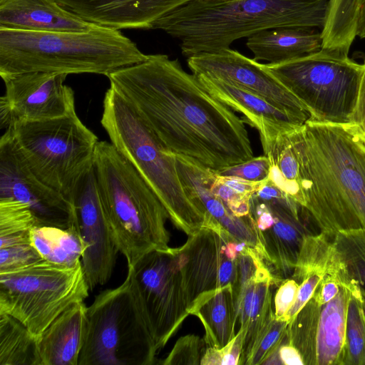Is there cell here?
Returning <instances> with one entry per match:
<instances>
[{
	"mask_svg": "<svg viewBox=\"0 0 365 365\" xmlns=\"http://www.w3.org/2000/svg\"><path fill=\"white\" fill-rule=\"evenodd\" d=\"M257 196L267 203L274 217L269 229L257 230L260 256L274 265L282 279V274L293 273L304 240L311 234L300 218L303 207L282 191L271 197Z\"/></svg>",
	"mask_w": 365,
	"mask_h": 365,
	"instance_id": "cell-18",
	"label": "cell"
},
{
	"mask_svg": "<svg viewBox=\"0 0 365 365\" xmlns=\"http://www.w3.org/2000/svg\"><path fill=\"white\" fill-rule=\"evenodd\" d=\"M96 25L56 0H0V28L30 31H86Z\"/></svg>",
	"mask_w": 365,
	"mask_h": 365,
	"instance_id": "cell-22",
	"label": "cell"
},
{
	"mask_svg": "<svg viewBox=\"0 0 365 365\" xmlns=\"http://www.w3.org/2000/svg\"><path fill=\"white\" fill-rule=\"evenodd\" d=\"M364 0H329L322 29V48L349 53L356 36L359 17Z\"/></svg>",
	"mask_w": 365,
	"mask_h": 365,
	"instance_id": "cell-28",
	"label": "cell"
},
{
	"mask_svg": "<svg viewBox=\"0 0 365 365\" xmlns=\"http://www.w3.org/2000/svg\"><path fill=\"white\" fill-rule=\"evenodd\" d=\"M232 241L215 231L202 228L189 236L181 247L182 284L189 312L205 297L237 279V261L229 259L224 253L226 242Z\"/></svg>",
	"mask_w": 365,
	"mask_h": 365,
	"instance_id": "cell-17",
	"label": "cell"
},
{
	"mask_svg": "<svg viewBox=\"0 0 365 365\" xmlns=\"http://www.w3.org/2000/svg\"><path fill=\"white\" fill-rule=\"evenodd\" d=\"M329 0H235L207 3L192 0L154 24L180 41L182 53L230 48L236 40L279 27L321 28Z\"/></svg>",
	"mask_w": 365,
	"mask_h": 365,
	"instance_id": "cell-3",
	"label": "cell"
},
{
	"mask_svg": "<svg viewBox=\"0 0 365 365\" xmlns=\"http://www.w3.org/2000/svg\"><path fill=\"white\" fill-rule=\"evenodd\" d=\"M93 168L103 212L128 266L169 247L168 212L137 170L107 141L98 143Z\"/></svg>",
	"mask_w": 365,
	"mask_h": 365,
	"instance_id": "cell-5",
	"label": "cell"
},
{
	"mask_svg": "<svg viewBox=\"0 0 365 365\" xmlns=\"http://www.w3.org/2000/svg\"><path fill=\"white\" fill-rule=\"evenodd\" d=\"M38 225L29 209L16 202L0 199V248L31 244L30 232Z\"/></svg>",
	"mask_w": 365,
	"mask_h": 365,
	"instance_id": "cell-31",
	"label": "cell"
},
{
	"mask_svg": "<svg viewBox=\"0 0 365 365\" xmlns=\"http://www.w3.org/2000/svg\"><path fill=\"white\" fill-rule=\"evenodd\" d=\"M191 314L197 317L204 326V340L207 348L221 349L226 346L236 335L237 315L232 286L208 294L193 308Z\"/></svg>",
	"mask_w": 365,
	"mask_h": 365,
	"instance_id": "cell-25",
	"label": "cell"
},
{
	"mask_svg": "<svg viewBox=\"0 0 365 365\" xmlns=\"http://www.w3.org/2000/svg\"><path fill=\"white\" fill-rule=\"evenodd\" d=\"M120 30L96 25L86 31H30L0 28L1 78L28 72L106 76L145 61Z\"/></svg>",
	"mask_w": 365,
	"mask_h": 365,
	"instance_id": "cell-4",
	"label": "cell"
},
{
	"mask_svg": "<svg viewBox=\"0 0 365 365\" xmlns=\"http://www.w3.org/2000/svg\"><path fill=\"white\" fill-rule=\"evenodd\" d=\"M68 74L28 72L5 77L0 98V127L25 121L61 118L76 111L73 89L64 84Z\"/></svg>",
	"mask_w": 365,
	"mask_h": 365,
	"instance_id": "cell-13",
	"label": "cell"
},
{
	"mask_svg": "<svg viewBox=\"0 0 365 365\" xmlns=\"http://www.w3.org/2000/svg\"><path fill=\"white\" fill-rule=\"evenodd\" d=\"M356 125L365 135V61L360 81L356 105L351 117V123Z\"/></svg>",
	"mask_w": 365,
	"mask_h": 365,
	"instance_id": "cell-39",
	"label": "cell"
},
{
	"mask_svg": "<svg viewBox=\"0 0 365 365\" xmlns=\"http://www.w3.org/2000/svg\"><path fill=\"white\" fill-rule=\"evenodd\" d=\"M205 341L197 336L187 335L178 339L168 357L161 362L162 364H197L205 353L203 348Z\"/></svg>",
	"mask_w": 365,
	"mask_h": 365,
	"instance_id": "cell-35",
	"label": "cell"
},
{
	"mask_svg": "<svg viewBox=\"0 0 365 365\" xmlns=\"http://www.w3.org/2000/svg\"><path fill=\"white\" fill-rule=\"evenodd\" d=\"M324 275L320 274H312L308 276L299 284L296 298L284 316L282 320L289 323L297 314L304 307V306L312 297L319 283L322 279Z\"/></svg>",
	"mask_w": 365,
	"mask_h": 365,
	"instance_id": "cell-37",
	"label": "cell"
},
{
	"mask_svg": "<svg viewBox=\"0 0 365 365\" xmlns=\"http://www.w3.org/2000/svg\"><path fill=\"white\" fill-rule=\"evenodd\" d=\"M352 288L341 283L335 297L324 304L312 297L288 324L289 343L304 364L341 365Z\"/></svg>",
	"mask_w": 365,
	"mask_h": 365,
	"instance_id": "cell-12",
	"label": "cell"
},
{
	"mask_svg": "<svg viewBox=\"0 0 365 365\" xmlns=\"http://www.w3.org/2000/svg\"><path fill=\"white\" fill-rule=\"evenodd\" d=\"M108 78L172 153L213 171L254 157L243 119L209 93L177 59L148 55Z\"/></svg>",
	"mask_w": 365,
	"mask_h": 365,
	"instance_id": "cell-1",
	"label": "cell"
},
{
	"mask_svg": "<svg viewBox=\"0 0 365 365\" xmlns=\"http://www.w3.org/2000/svg\"><path fill=\"white\" fill-rule=\"evenodd\" d=\"M194 75L222 80L265 98L300 120H311L306 106L264 66L230 48L200 53L187 58Z\"/></svg>",
	"mask_w": 365,
	"mask_h": 365,
	"instance_id": "cell-14",
	"label": "cell"
},
{
	"mask_svg": "<svg viewBox=\"0 0 365 365\" xmlns=\"http://www.w3.org/2000/svg\"><path fill=\"white\" fill-rule=\"evenodd\" d=\"M299 284L293 279L282 282L274 297V317L282 320L284 316L292 305Z\"/></svg>",
	"mask_w": 365,
	"mask_h": 365,
	"instance_id": "cell-38",
	"label": "cell"
},
{
	"mask_svg": "<svg viewBox=\"0 0 365 365\" xmlns=\"http://www.w3.org/2000/svg\"><path fill=\"white\" fill-rule=\"evenodd\" d=\"M364 310H365V298H364Z\"/></svg>",
	"mask_w": 365,
	"mask_h": 365,
	"instance_id": "cell-43",
	"label": "cell"
},
{
	"mask_svg": "<svg viewBox=\"0 0 365 365\" xmlns=\"http://www.w3.org/2000/svg\"><path fill=\"white\" fill-rule=\"evenodd\" d=\"M195 76L209 93L242 114L244 122L257 130L262 147L279 134L304 124L259 95L220 79Z\"/></svg>",
	"mask_w": 365,
	"mask_h": 365,
	"instance_id": "cell-20",
	"label": "cell"
},
{
	"mask_svg": "<svg viewBox=\"0 0 365 365\" xmlns=\"http://www.w3.org/2000/svg\"><path fill=\"white\" fill-rule=\"evenodd\" d=\"M5 133L33 174L71 203L79 182L93 165L99 142L76 111L53 119L19 122Z\"/></svg>",
	"mask_w": 365,
	"mask_h": 365,
	"instance_id": "cell-7",
	"label": "cell"
},
{
	"mask_svg": "<svg viewBox=\"0 0 365 365\" xmlns=\"http://www.w3.org/2000/svg\"><path fill=\"white\" fill-rule=\"evenodd\" d=\"M302 207L320 232L365 230V135L356 125L309 120L290 131Z\"/></svg>",
	"mask_w": 365,
	"mask_h": 365,
	"instance_id": "cell-2",
	"label": "cell"
},
{
	"mask_svg": "<svg viewBox=\"0 0 365 365\" xmlns=\"http://www.w3.org/2000/svg\"><path fill=\"white\" fill-rule=\"evenodd\" d=\"M333 271L365 298V230L340 231L331 237Z\"/></svg>",
	"mask_w": 365,
	"mask_h": 365,
	"instance_id": "cell-26",
	"label": "cell"
},
{
	"mask_svg": "<svg viewBox=\"0 0 365 365\" xmlns=\"http://www.w3.org/2000/svg\"><path fill=\"white\" fill-rule=\"evenodd\" d=\"M42 259L31 244L0 248V272L24 267Z\"/></svg>",
	"mask_w": 365,
	"mask_h": 365,
	"instance_id": "cell-36",
	"label": "cell"
},
{
	"mask_svg": "<svg viewBox=\"0 0 365 365\" xmlns=\"http://www.w3.org/2000/svg\"><path fill=\"white\" fill-rule=\"evenodd\" d=\"M347 53L322 48L319 51L265 68L308 109L311 120L348 124L354 111L363 64Z\"/></svg>",
	"mask_w": 365,
	"mask_h": 365,
	"instance_id": "cell-8",
	"label": "cell"
},
{
	"mask_svg": "<svg viewBox=\"0 0 365 365\" xmlns=\"http://www.w3.org/2000/svg\"><path fill=\"white\" fill-rule=\"evenodd\" d=\"M331 261V237L320 232L306 236L292 275L300 284L312 274L325 275Z\"/></svg>",
	"mask_w": 365,
	"mask_h": 365,
	"instance_id": "cell-32",
	"label": "cell"
},
{
	"mask_svg": "<svg viewBox=\"0 0 365 365\" xmlns=\"http://www.w3.org/2000/svg\"><path fill=\"white\" fill-rule=\"evenodd\" d=\"M71 204L83 245L81 262L92 290L110 279L119 252L101 205L93 165L79 182Z\"/></svg>",
	"mask_w": 365,
	"mask_h": 365,
	"instance_id": "cell-15",
	"label": "cell"
},
{
	"mask_svg": "<svg viewBox=\"0 0 365 365\" xmlns=\"http://www.w3.org/2000/svg\"><path fill=\"white\" fill-rule=\"evenodd\" d=\"M31 243L50 262L73 267L81 262L83 245L75 225L63 229L38 225L30 232Z\"/></svg>",
	"mask_w": 365,
	"mask_h": 365,
	"instance_id": "cell-27",
	"label": "cell"
},
{
	"mask_svg": "<svg viewBox=\"0 0 365 365\" xmlns=\"http://www.w3.org/2000/svg\"><path fill=\"white\" fill-rule=\"evenodd\" d=\"M91 24L116 30L153 29L155 23L192 0H56Z\"/></svg>",
	"mask_w": 365,
	"mask_h": 365,
	"instance_id": "cell-19",
	"label": "cell"
},
{
	"mask_svg": "<svg viewBox=\"0 0 365 365\" xmlns=\"http://www.w3.org/2000/svg\"><path fill=\"white\" fill-rule=\"evenodd\" d=\"M214 172L217 176L236 177L253 182H262L269 178L270 163L267 156L263 155Z\"/></svg>",
	"mask_w": 365,
	"mask_h": 365,
	"instance_id": "cell-34",
	"label": "cell"
},
{
	"mask_svg": "<svg viewBox=\"0 0 365 365\" xmlns=\"http://www.w3.org/2000/svg\"><path fill=\"white\" fill-rule=\"evenodd\" d=\"M173 154L184 188L204 215L205 220L213 219L236 241L252 244L255 236L250 216H235L225 202L211 191L215 172L189 158Z\"/></svg>",
	"mask_w": 365,
	"mask_h": 365,
	"instance_id": "cell-21",
	"label": "cell"
},
{
	"mask_svg": "<svg viewBox=\"0 0 365 365\" xmlns=\"http://www.w3.org/2000/svg\"><path fill=\"white\" fill-rule=\"evenodd\" d=\"M181 247L153 250L128 266L131 287L158 354L190 315Z\"/></svg>",
	"mask_w": 365,
	"mask_h": 365,
	"instance_id": "cell-11",
	"label": "cell"
},
{
	"mask_svg": "<svg viewBox=\"0 0 365 365\" xmlns=\"http://www.w3.org/2000/svg\"><path fill=\"white\" fill-rule=\"evenodd\" d=\"M87 306L77 302L36 338L41 365H78L87 327Z\"/></svg>",
	"mask_w": 365,
	"mask_h": 365,
	"instance_id": "cell-23",
	"label": "cell"
},
{
	"mask_svg": "<svg viewBox=\"0 0 365 365\" xmlns=\"http://www.w3.org/2000/svg\"><path fill=\"white\" fill-rule=\"evenodd\" d=\"M279 356L282 364L304 365L302 358L298 350L288 342L287 334L279 348Z\"/></svg>",
	"mask_w": 365,
	"mask_h": 365,
	"instance_id": "cell-40",
	"label": "cell"
},
{
	"mask_svg": "<svg viewBox=\"0 0 365 365\" xmlns=\"http://www.w3.org/2000/svg\"><path fill=\"white\" fill-rule=\"evenodd\" d=\"M89 290L81 262L68 267L42 259L0 272V313L37 338L66 309L84 302Z\"/></svg>",
	"mask_w": 365,
	"mask_h": 365,
	"instance_id": "cell-10",
	"label": "cell"
},
{
	"mask_svg": "<svg viewBox=\"0 0 365 365\" xmlns=\"http://www.w3.org/2000/svg\"><path fill=\"white\" fill-rule=\"evenodd\" d=\"M246 45L255 61L279 63L319 51L322 38L315 28L279 27L249 36Z\"/></svg>",
	"mask_w": 365,
	"mask_h": 365,
	"instance_id": "cell-24",
	"label": "cell"
},
{
	"mask_svg": "<svg viewBox=\"0 0 365 365\" xmlns=\"http://www.w3.org/2000/svg\"><path fill=\"white\" fill-rule=\"evenodd\" d=\"M87 327L78 365H150L155 351L127 276L87 307Z\"/></svg>",
	"mask_w": 365,
	"mask_h": 365,
	"instance_id": "cell-9",
	"label": "cell"
},
{
	"mask_svg": "<svg viewBox=\"0 0 365 365\" xmlns=\"http://www.w3.org/2000/svg\"><path fill=\"white\" fill-rule=\"evenodd\" d=\"M101 123L115 149L137 170L167 210L170 220L189 236L204 227L202 212L187 195L173 153L113 86L106 91Z\"/></svg>",
	"mask_w": 365,
	"mask_h": 365,
	"instance_id": "cell-6",
	"label": "cell"
},
{
	"mask_svg": "<svg viewBox=\"0 0 365 365\" xmlns=\"http://www.w3.org/2000/svg\"><path fill=\"white\" fill-rule=\"evenodd\" d=\"M341 365H365L364 298L353 286L349 302L345 341Z\"/></svg>",
	"mask_w": 365,
	"mask_h": 365,
	"instance_id": "cell-30",
	"label": "cell"
},
{
	"mask_svg": "<svg viewBox=\"0 0 365 365\" xmlns=\"http://www.w3.org/2000/svg\"><path fill=\"white\" fill-rule=\"evenodd\" d=\"M356 36L362 38H365V0L359 17Z\"/></svg>",
	"mask_w": 365,
	"mask_h": 365,
	"instance_id": "cell-41",
	"label": "cell"
},
{
	"mask_svg": "<svg viewBox=\"0 0 365 365\" xmlns=\"http://www.w3.org/2000/svg\"><path fill=\"white\" fill-rule=\"evenodd\" d=\"M0 365H41L36 337L19 320L2 313Z\"/></svg>",
	"mask_w": 365,
	"mask_h": 365,
	"instance_id": "cell-29",
	"label": "cell"
},
{
	"mask_svg": "<svg viewBox=\"0 0 365 365\" xmlns=\"http://www.w3.org/2000/svg\"><path fill=\"white\" fill-rule=\"evenodd\" d=\"M288 324L274 317L255 347L247 364H262L267 356L277 350L284 339Z\"/></svg>",
	"mask_w": 365,
	"mask_h": 365,
	"instance_id": "cell-33",
	"label": "cell"
},
{
	"mask_svg": "<svg viewBox=\"0 0 365 365\" xmlns=\"http://www.w3.org/2000/svg\"><path fill=\"white\" fill-rule=\"evenodd\" d=\"M203 2L207 3H222V2H228V1H232L235 0H199Z\"/></svg>",
	"mask_w": 365,
	"mask_h": 365,
	"instance_id": "cell-42",
	"label": "cell"
},
{
	"mask_svg": "<svg viewBox=\"0 0 365 365\" xmlns=\"http://www.w3.org/2000/svg\"><path fill=\"white\" fill-rule=\"evenodd\" d=\"M0 199L22 205L40 225H75L72 204L33 174L5 132L0 138Z\"/></svg>",
	"mask_w": 365,
	"mask_h": 365,
	"instance_id": "cell-16",
	"label": "cell"
}]
</instances>
